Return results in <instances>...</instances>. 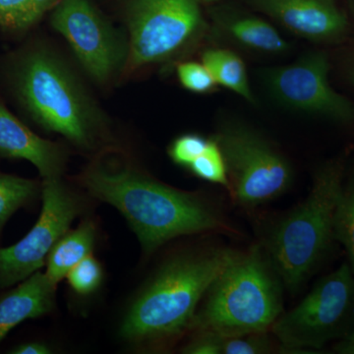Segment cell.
<instances>
[{"label": "cell", "mask_w": 354, "mask_h": 354, "mask_svg": "<svg viewBox=\"0 0 354 354\" xmlns=\"http://www.w3.org/2000/svg\"><path fill=\"white\" fill-rule=\"evenodd\" d=\"M283 288L261 244L237 251L203 297L192 330L221 337L269 333L283 312Z\"/></svg>", "instance_id": "3"}, {"label": "cell", "mask_w": 354, "mask_h": 354, "mask_svg": "<svg viewBox=\"0 0 354 354\" xmlns=\"http://www.w3.org/2000/svg\"><path fill=\"white\" fill-rule=\"evenodd\" d=\"M15 88L39 127L62 135L78 148L92 150L108 132L101 109L53 51L38 48L28 53L16 68Z\"/></svg>", "instance_id": "5"}, {"label": "cell", "mask_w": 354, "mask_h": 354, "mask_svg": "<svg viewBox=\"0 0 354 354\" xmlns=\"http://www.w3.org/2000/svg\"><path fill=\"white\" fill-rule=\"evenodd\" d=\"M209 141V138L196 133L181 135L174 139L169 146V157L174 164L188 169L189 165L204 152Z\"/></svg>", "instance_id": "24"}, {"label": "cell", "mask_w": 354, "mask_h": 354, "mask_svg": "<svg viewBox=\"0 0 354 354\" xmlns=\"http://www.w3.org/2000/svg\"><path fill=\"white\" fill-rule=\"evenodd\" d=\"M354 324V274L348 263L321 279L271 330L283 351L321 349L348 337Z\"/></svg>", "instance_id": "8"}, {"label": "cell", "mask_w": 354, "mask_h": 354, "mask_svg": "<svg viewBox=\"0 0 354 354\" xmlns=\"http://www.w3.org/2000/svg\"><path fill=\"white\" fill-rule=\"evenodd\" d=\"M39 192L36 180L0 172V232L11 216Z\"/></svg>", "instance_id": "20"}, {"label": "cell", "mask_w": 354, "mask_h": 354, "mask_svg": "<svg viewBox=\"0 0 354 354\" xmlns=\"http://www.w3.org/2000/svg\"><path fill=\"white\" fill-rule=\"evenodd\" d=\"M346 176V158L324 162L314 172L308 196L266 232L261 245L290 292L308 281L335 241V205Z\"/></svg>", "instance_id": "4"}, {"label": "cell", "mask_w": 354, "mask_h": 354, "mask_svg": "<svg viewBox=\"0 0 354 354\" xmlns=\"http://www.w3.org/2000/svg\"><path fill=\"white\" fill-rule=\"evenodd\" d=\"M43 208L36 225L12 246L0 248V288H10L29 278L46 265L48 254L82 213L81 198L62 177L44 179Z\"/></svg>", "instance_id": "11"}, {"label": "cell", "mask_w": 354, "mask_h": 354, "mask_svg": "<svg viewBox=\"0 0 354 354\" xmlns=\"http://www.w3.org/2000/svg\"><path fill=\"white\" fill-rule=\"evenodd\" d=\"M214 138L227 165L228 193L246 209L283 195L293 180L290 160L259 130L241 120L221 121Z\"/></svg>", "instance_id": "7"}, {"label": "cell", "mask_w": 354, "mask_h": 354, "mask_svg": "<svg viewBox=\"0 0 354 354\" xmlns=\"http://www.w3.org/2000/svg\"><path fill=\"white\" fill-rule=\"evenodd\" d=\"M346 77H348L349 83L354 87V53L349 59L348 66H346Z\"/></svg>", "instance_id": "29"}, {"label": "cell", "mask_w": 354, "mask_h": 354, "mask_svg": "<svg viewBox=\"0 0 354 354\" xmlns=\"http://www.w3.org/2000/svg\"><path fill=\"white\" fill-rule=\"evenodd\" d=\"M202 2H212L215 1V0H201Z\"/></svg>", "instance_id": "31"}, {"label": "cell", "mask_w": 354, "mask_h": 354, "mask_svg": "<svg viewBox=\"0 0 354 354\" xmlns=\"http://www.w3.org/2000/svg\"><path fill=\"white\" fill-rule=\"evenodd\" d=\"M349 7H351V11L354 14V0H348Z\"/></svg>", "instance_id": "30"}, {"label": "cell", "mask_w": 354, "mask_h": 354, "mask_svg": "<svg viewBox=\"0 0 354 354\" xmlns=\"http://www.w3.org/2000/svg\"><path fill=\"white\" fill-rule=\"evenodd\" d=\"M70 288L77 295H92L100 288L102 281V266L92 255L78 263L66 276Z\"/></svg>", "instance_id": "23"}, {"label": "cell", "mask_w": 354, "mask_h": 354, "mask_svg": "<svg viewBox=\"0 0 354 354\" xmlns=\"http://www.w3.org/2000/svg\"><path fill=\"white\" fill-rule=\"evenodd\" d=\"M97 230L95 223L85 221L73 230H68L51 249L46 259V276L57 283L66 278L70 270L92 255Z\"/></svg>", "instance_id": "16"}, {"label": "cell", "mask_w": 354, "mask_h": 354, "mask_svg": "<svg viewBox=\"0 0 354 354\" xmlns=\"http://www.w3.org/2000/svg\"><path fill=\"white\" fill-rule=\"evenodd\" d=\"M299 38L319 44L346 41L351 31L348 13L339 0H248Z\"/></svg>", "instance_id": "12"}, {"label": "cell", "mask_w": 354, "mask_h": 354, "mask_svg": "<svg viewBox=\"0 0 354 354\" xmlns=\"http://www.w3.org/2000/svg\"><path fill=\"white\" fill-rule=\"evenodd\" d=\"M58 0H0V28L25 32L51 11Z\"/></svg>", "instance_id": "18"}, {"label": "cell", "mask_w": 354, "mask_h": 354, "mask_svg": "<svg viewBox=\"0 0 354 354\" xmlns=\"http://www.w3.org/2000/svg\"><path fill=\"white\" fill-rule=\"evenodd\" d=\"M77 180L95 199L122 214L147 254L183 235L232 232L213 203L160 183L136 167L109 169L94 162Z\"/></svg>", "instance_id": "1"}, {"label": "cell", "mask_w": 354, "mask_h": 354, "mask_svg": "<svg viewBox=\"0 0 354 354\" xmlns=\"http://www.w3.org/2000/svg\"><path fill=\"white\" fill-rule=\"evenodd\" d=\"M176 74L183 87L195 94H212L218 90L215 78L202 62H179Z\"/></svg>", "instance_id": "22"}, {"label": "cell", "mask_w": 354, "mask_h": 354, "mask_svg": "<svg viewBox=\"0 0 354 354\" xmlns=\"http://www.w3.org/2000/svg\"><path fill=\"white\" fill-rule=\"evenodd\" d=\"M329 55L305 53L290 64L261 71L263 86L272 101L286 109L342 125L354 124V102L333 88Z\"/></svg>", "instance_id": "9"}, {"label": "cell", "mask_w": 354, "mask_h": 354, "mask_svg": "<svg viewBox=\"0 0 354 354\" xmlns=\"http://www.w3.org/2000/svg\"><path fill=\"white\" fill-rule=\"evenodd\" d=\"M13 354H48L50 348L43 342H32L19 344L10 351Z\"/></svg>", "instance_id": "27"}, {"label": "cell", "mask_w": 354, "mask_h": 354, "mask_svg": "<svg viewBox=\"0 0 354 354\" xmlns=\"http://www.w3.org/2000/svg\"><path fill=\"white\" fill-rule=\"evenodd\" d=\"M211 31L241 50L262 55H281L290 44L268 21L230 8L216 9L212 14Z\"/></svg>", "instance_id": "14"}, {"label": "cell", "mask_w": 354, "mask_h": 354, "mask_svg": "<svg viewBox=\"0 0 354 354\" xmlns=\"http://www.w3.org/2000/svg\"><path fill=\"white\" fill-rule=\"evenodd\" d=\"M274 349L268 333L223 337L221 354H264Z\"/></svg>", "instance_id": "25"}, {"label": "cell", "mask_w": 354, "mask_h": 354, "mask_svg": "<svg viewBox=\"0 0 354 354\" xmlns=\"http://www.w3.org/2000/svg\"><path fill=\"white\" fill-rule=\"evenodd\" d=\"M57 286L46 272L38 271L0 297V342L20 323L50 312Z\"/></svg>", "instance_id": "15"}, {"label": "cell", "mask_w": 354, "mask_h": 354, "mask_svg": "<svg viewBox=\"0 0 354 354\" xmlns=\"http://www.w3.org/2000/svg\"><path fill=\"white\" fill-rule=\"evenodd\" d=\"M223 337L213 333L195 332V335L183 348L188 354H221Z\"/></svg>", "instance_id": "26"}, {"label": "cell", "mask_w": 354, "mask_h": 354, "mask_svg": "<svg viewBox=\"0 0 354 354\" xmlns=\"http://www.w3.org/2000/svg\"><path fill=\"white\" fill-rule=\"evenodd\" d=\"M0 156L31 162L44 179L62 177L67 155L64 147L38 136L0 102Z\"/></svg>", "instance_id": "13"}, {"label": "cell", "mask_w": 354, "mask_h": 354, "mask_svg": "<svg viewBox=\"0 0 354 354\" xmlns=\"http://www.w3.org/2000/svg\"><path fill=\"white\" fill-rule=\"evenodd\" d=\"M335 348L339 353L354 354V324L353 329H351L348 337L342 339V341L335 346Z\"/></svg>", "instance_id": "28"}, {"label": "cell", "mask_w": 354, "mask_h": 354, "mask_svg": "<svg viewBox=\"0 0 354 354\" xmlns=\"http://www.w3.org/2000/svg\"><path fill=\"white\" fill-rule=\"evenodd\" d=\"M50 24L95 83L106 85L124 73L129 44L92 0H58L51 9Z\"/></svg>", "instance_id": "10"}, {"label": "cell", "mask_w": 354, "mask_h": 354, "mask_svg": "<svg viewBox=\"0 0 354 354\" xmlns=\"http://www.w3.org/2000/svg\"><path fill=\"white\" fill-rule=\"evenodd\" d=\"M236 253L213 247L167 260L128 308L121 337L133 344L157 346L192 330L203 297Z\"/></svg>", "instance_id": "2"}, {"label": "cell", "mask_w": 354, "mask_h": 354, "mask_svg": "<svg viewBox=\"0 0 354 354\" xmlns=\"http://www.w3.org/2000/svg\"><path fill=\"white\" fill-rule=\"evenodd\" d=\"M191 174L208 183L218 184L228 191L227 165L220 146L213 136L204 152L188 167Z\"/></svg>", "instance_id": "21"}, {"label": "cell", "mask_w": 354, "mask_h": 354, "mask_svg": "<svg viewBox=\"0 0 354 354\" xmlns=\"http://www.w3.org/2000/svg\"><path fill=\"white\" fill-rule=\"evenodd\" d=\"M201 62L206 65L216 84L232 91L251 104H256L245 62L230 48H212L202 53Z\"/></svg>", "instance_id": "17"}, {"label": "cell", "mask_w": 354, "mask_h": 354, "mask_svg": "<svg viewBox=\"0 0 354 354\" xmlns=\"http://www.w3.org/2000/svg\"><path fill=\"white\" fill-rule=\"evenodd\" d=\"M334 239L346 249L354 274V169L344 179L334 213Z\"/></svg>", "instance_id": "19"}, {"label": "cell", "mask_w": 354, "mask_h": 354, "mask_svg": "<svg viewBox=\"0 0 354 354\" xmlns=\"http://www.w3.org/2000/svg\"><path fill=\"white\" fill-rule=\"evenodd\" d=\"M201 0H127L129 57L125 73L178 64L211 32Z\"/></svg>", "instance_id": "6"}]
</instances>
